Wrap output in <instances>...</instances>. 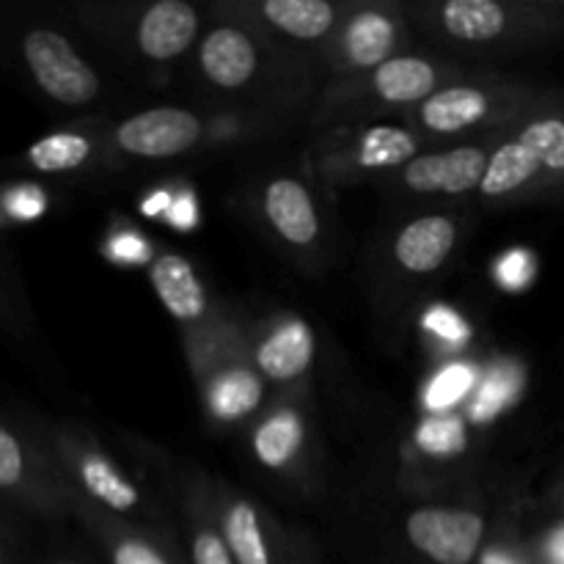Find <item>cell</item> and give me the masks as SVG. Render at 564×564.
<instances>
[{
	"instance_id": "obj_1",
	"label": "cell",
	"mask_w": 564,
	"mask_h": 564,
	"mask_svg": "<svg viewBox=\"0 0 564 564\" xmlns=\"http://www.w3.org/2000/svg\"><path fill=\"white\" fill-rule=\"evenodd\" d=\"M0 66L58 108H86L102 91L97 69L64 31L39 20H20L6 6H0Z\"/></svg>"
},
{
	"instance_id": "obj_2",
	"label": "cell",
	"mask_w": 564,
	"mask_h": 564,
	"mask_svg": "<svg viewBox=\"0 0 564 564\" xmlns=\"http://www.w3.org/2000/svg\"><path fill=\"white\" fill-rule=\"evenodd\" d=\"M0 499L36 516L72 505V490L47 444L0 416Z\"/></svg>"
},
{
	"instance_id": "obj_3",
	"label": "cell",
	"mask_w": 564,
	"mask_h": 564,
	"mask_svg": "<svg viewBox=\"0 0 564 564\" xmlns=\"http://www.w3.org/2000/svg\"><path fill=\"white\" fill-rule=\"evenodd\" d=\"M44 444H47L55 466L64 474L69 490L80 488L83 494L113 512H132L141 507L135 485L110 463V457L77 438L72 430H55Z\"/></svg>"
},
{
	"instance_id": "obj_4",
	"label": "cell",
	"mask_w": 564,
	"mask_h": 564,
	"mask_svg": "<svg viewBox=\"0 0 564 564\" xmlns=\"http://www.w3.org/2000/svg\"><path fill=\"white\" fill-rule=\"evenodd\" d=\"M518 113L516 91L488 83H449L419 105L416 121L430 135H463Z\"/></svg>"
},
{
	"instance_id": "obj_5",
	"label": "cell",
	"mask_w": 564,
	"mask_h": 564,
	"mask_svg": "<svg viewBox=\"0 0 564 564\" xmlns=\"http://www.w3.org/2000/svg\"><path fill=\"white\" fill-rule=\"evenodd\" d=\"M488 523L479 512L422 507L405 521L408 543L433 564H471L482 549Z\"/></svg>"
},
{
	"instance_id": "obj_6",
	"label": "cell",
	"mask_w": 564,
	"mask_h": 564,
	"mask_svg": "<svg viewBox=\"0 0 564 564\" xmlns=\"http://www.w3.org/2000/svg\"><path fill=\"white\" fill-rule=\"evenodd\" d=\"M113 138L116 147L132 158L169 160L198 147L204 138V121L185 108L160 105L121 121Z\"/></svg>"
},
{
	"instance_id": "obj_7",
	"label": "cell",
	"mask_w": 564,
	"mask_h": 564,
	"mask_svg": "<svg viewBox=\"0 0 564 564\" xmlns=\"http://www.w3.org/2000/svg\"><path fill=\"white\" fill-rule=\"evenodd\" d=\"M488 160L490 149L485 147H452L419 154L402 169V185L424 196H463L479 191Z\"/></svg>"
},
{
	"instance_id": "obj_8",
	"label": "cell",
	"mask_w": 564,
	"mask_h": 564,
	"mask_svg": "<svg viewBox=\"0 0 564 564\" xmlns=\"http://www.w3.org/2000/svg\"><path fill=\"white\" fill-rule=\"evenodd\" d=\"M198 14L185 0H160L138 20L135 42L147 58L171 61L185 53L198 33Z\"/></svg>"
},
{
	"instance_id": "obj_9",
	"label": "cell",
	"mask_w": 564,
	"mask_h": 564,
	"mask_svg": "<svg viewBox=\"0 0 564 564\" xmlns=\"http://www.w3.org/2000/svg\"><path fill=\"white\" fill-rule=\"evenodd\" d=\"M262 209L275 235L295 248H308L319 237V215L303 182L279 176L262 193Z\"/></svg>"
},
{
	"instance_id": "obj_10",
	"label": "cell",
	"mask_w": 564,
	"mask_h": 564,
	"mask_svg": "<svg viewBox=\"0 0 564 564\" xmlns=\"http://www.w3.org/2000/svg\"><path fill=\"white\" fill-rule=\"evenodd\" d=\"M441 64L419 55H394L367 77V91L386 105H422L444 88Z\"/></svg>"
},
{
	"instance_id": "obj_11",
	"label": "cell",
	"mask_w": 564,
	"mask_h": 564,
	"mask_svg": "<svg viewBox=\"0 0 564 564\" xmlns=\"http://www.w3.org/2000/svg\"><path fill=\"white\" fill-rule=\"evenodd\" d=\"M400 44V25L386 9H361L345 22L339 36V55L350 69H378L394 58Z\"/></svg>"
},
{
	"instance_id": "obj_12",
	"label": "cell",
	"mask_w": 564,
	"mask_h": 564,
	"mask_svg": "<svg viewBox=\"0 0 564 564\" xmlns=\"http://www.w3.org/2000/svg\"><path fill=\"white\" fill-rule=\"evenodd\" d=\"M438 25L452 42L490 47L516 31V17L499 0H449L438 9Z\"/></svg>"
},
{
	"instance_id": "obj_13",
	"label": "cell",
	"mask_w": 564,
	"mask_h": 564,
	"mask_svg": "<svg viewBox=\"0 0 564 564\" xmlns=\"http://www.w3.org/2000/svg\"><path fill=\"white\" fill-rule=\"evenodd\" d=\"M198 64L207 80L218 88H242L259 69V53L253 39L240 28H215L204 36Z\"/></svg>"
},
{
	"instance_id": "obj_14",
	"label": "cell",
	"mask_w": 564,
	"mask_h": 564,
	"mask_svg": "<svg viewBox=\"0 0 564 564\" xmlns=\"http://www.w3.org/2000/svg\"><path fill=\"white\" fill-rule=\"evenodd\" d=\"M457 224L449 215L411 220L394 240V259L405 273H435L455 251Z\"/></svg>"
},
{
	"instance_id": "obj_15",
	"label": "cell",
	"mask_w": 564,
	"mask_h": 564,
	"mask_svg": "<svg viewBox=\"0 0 564 564\" xmlns=\"http://www.w3.org/2000/svg\"><path fill=\"white\" fill-rule=\"evenodd\" d=\"M510 138L538 171L540 193L564 182V110L529 113Z\"/></svg>"
},
{
	"instance_id": "obj_16",
	"label": "cell",
	"mask_w": 564,
	"mask_h": 564,
	"mask_svg": "<svg viewBox=\"0 0 564 564\" xmlns=\"http://www.w3.org/2000/svg\"><path fill=\"white\" fill-rule=\"evenodd\" d=\"M218 532L235 564H290L270 538L259 510L248 499L229 501L220 516Z\"/></svg>"
},
{
	"instance_id": "obj_17",
	"label": "cell",
	"mask_w": 564,
	"mask_h": 564,
	"mask_svg": "<svg viewBox=\"0 0 564 564\" xmlns=\"http://www.w3.org/2000/svg\"><path fill=\"white\" fill-rule=\"evenodd\" d=\"M154 292L169 308V314L180 323H196L207 312V295L198 281L196 270L180 253H160L149 268Z\"/></svg>"
},
{
	"instance_id": "obj_18",
	"label": "cell",
	"mask_w": 564,
	"mask_h": 564,
	"mask_svg": "<svg viewBox=\"0 0 564 564\" xmlns=\"http://www.w3.org/2000/svg\"><path fill=\"white\" fill-rule=\"evenodd\" d=\"M314 358V334L301 319H286L270 330L257 347V367L264 378L275 383H290L301 378Z\"/></svg>"
},
{
	"instance_id": "obj_19",
	"label": "cell",
	"mask_w": 564,
	"mask_h": 564,
	"mask_svg": "<svg viewBox=\"0 0 564 564\" xmlns=\"http://www.w3.org/2000/svg\"><path fill=\"white\" fill-rule=\"evenodd\" d=\"M94 158V141L80 130H55L33 141L11 169H22L36 176L77 174Z\"/></svg>"
},
{
	"instance_id": "obj_20",
	"label": "cell",
	"mask_w": 564,
	"mask_h": 564,
	"mask_svg": "<svg viewBox=\"0 0 564 564\" xmlns=\"http://www.w3.org/2000/svg\"><path fill=\"white\" fill-rule=\"evenodd\" d=\"M347 158L367 171H386L402 165L405 169L411 160L419 158V138L405 127H369L358 135L356 149Z\"/></svg>"
},
{
	"instance_id": "obj_21",
	"label": "cell",
	"mask_w": 564,
	"mask_h": 564,
	"mask_svg": "<svg viewBox=\"0 0 564 564\" xmlns=\"http://www.w3.org/2000/svg\"><path fill=\"white\" fill-rule=\"evenodd\" d=\"M259 11L270 25L301 42H317L336 25V6L328 0H268Z\"/></svg>"
},
{
	"instance_id": "obj_22",
	"label": "cell",
	"mask_w": 564,
	"mask_h": 564,
	"mask_svg": "<svg viewBox=\"0 0 564 564\" xmlns=\"http://www.w3.org/2000/svg\"><path fill=\"white\" fill-rule=\"evenodd\" d=\"M303 444V422L297 413L279 411L264 419L253 435V452L268 468H284Z\"/></svg>"
},
{
	"instance_id": "obj_23",
	"label": "cell",
	"mask_w": 564,
	"mask_h": 564,
	"mask_svg": "<svg viewBox=\"0 0 564 564\" xmlns=\"http://www.w3.org/2000/svg\"><path fill=\"white\" fill-rule=\"evenodd\" d=\"M259 400H262V380L248 369L220 372L209 389V405H213L215 416L226 419V422L251 413Z\"/></svg>"
},
{
	"instance_id": "obj_24",
	"label": "cell",
	"mask_w": 564,
	"mask_h": 564,
	"mask_svg": "<svg viewBox=\"0 0 564 564\" xmlns=\"http://www.w3.org/2000/svg\"><path fill=\"white\" fill-rule=\"evenodd\" d=\"M47 193L36 182H11L0 187V229L17 224H33L47 213Z\"/></svg>"
},
{
	"instance_id": "obj_25",
	"label": "cell",
	"mask_w": 564,
	"mask_h": 564,
	"mask_svg": "<svg viewBox=\"0 0 564 564\" xmlns=\"http://www.w3.org/2000/svg\"><path fill=\"white\" fill-rule=\"evenodd\" d=\"M99 540L105 543L110 564H174L154 540L143 538V534L102 527L99 529Z\"/></svg>"
},
{
	"instance_id": "obj_26",
	"label": "cell",
	"mask_w": 564,
	"mask_h": 564,
	"mask_svg": "<svg viewBox=\"0 0 564 564\" xmlns=\"http://www.w3.org/2000/svg\"><path fill=\"white\" fill-rule=\"evenodd\" d=\"M466 422L460 416H433L416 430V446L430 457H452L466 449Z\"/></svg>"
},
{
	"instance_id": "obj_27",
	"label": "cell",
	"mask_w": 564,
	"mask_h": 564,
	"mask_svg": "<svg viewBox=\"0 0 564 564\" xmlns=\"http://www.w3.org/2000/svg\"><path fill=\"white\" fill-rule=\"evenodd\" d=\"M474 386V369L466 367V364H452L446 367L438 378L430 383L427 389V408L430 411H446L455 402H460L463 397L471 391Z\"/></svg>"
},
{
	"instance_id": "obj_28",
	"label": "cell",
	"mask_w": 564,
	"mask_h": 564,
	"mask_svg": "<svg viewBox=\"0 0 564 564\" xmlns=\"http://www.w3.org/2000/svg\"><path fill=\"white\" fill-rule=\"evenodd\" d=\"M191 562L193 564H235L218 529L209 523H196L191 532Z\"/></svg>"
},
{
	"instance_id": "obj_29",
	"label": "cell",
	"mask_w": 564,
	"mask_h": 564,
	"mask_svg": "<svg viewBox=\"0 0 564 564\" xmlns=\"http://www.w3.org/2000/svg\"><path fill=\"white\" fill-rule=\"evenodd\" d=\"M512 394H516V378H510V375H505V372H496L494 378L482 386V391H479V402H477V408H474L479 416V422H482V419L496 416V413L505 408L507 397H512Z\"/></svg>"
},
{
	"instance_id": "obj_30",
	"label": "cell",
	"mask_w": 564,
	"mask_h": 564,
	"mask_svg": "<svg viewBox=\"0 0 564 564\" xmlns=\"http://www.w3.org/2000/svg\"><path fill=\"white\" fill-rule=\"evenodd\" d=\"M424 328H427L430 334L441 336V339L452 341V345H460V341L468 339L466 319H463L460 314L449 312L446 306H435L433 312L424 317Z\"/></svg>"
},
{
	"instance_id": "obj_31",
	"label": "cell",
	"mask_w": 564,
	"mask_h": 564,
	"mask_svg": "<svg viewBox=\"0 0 564 564\" xmlns=\"http://www.w3.org/2000/svg\"><path fill=\"white\" fill-rule=\"evenodd\" d=\"M534 275V259L529 251H512L501 259L499 279L507 290H523Z\"/></svg>"
},
{
	"instance_id": "obj_32",
	"label": "cell",
	"mask_w": 564,
	"mask_h": 564,
	"mask_svg": "<svg viewBox=\"0 0 564 564\" xmlns=\"http://www.w3.org/2000/svg\"><path fill=\"white\" fill-rule=\"evenodd\" d=\"M22 319V308L17 306V292L11 284V270L0 251V328H17Z\"/></svg>"
},
{
	"instance_id": "obj_33",
	"label": "cell",
	"mask_w": 564,
	"mask_h": 564,
	"mask_svg": "<svg viewBox=\"0 0 564 564\" xmlns=\"http://www.w3.org/2000/svg\"><path fill=\"white\" fill-rule=\"evenodd\" d=\"M0 564H22L20 551H17L14 538H11V532H9V527H6L3 518H0Z\"/></svg>"
},
{
	"instance_id": "obj_34",
	"label": "cell",
	"mask_w": 564,
	"mask_h": 564,
	"mask_svg": "<svg viewBox=\"0 0 564 564\" xmlns=\"http://www.w3.org/2000/svg\"><path fill=\"white\" fill-rule=\"evenodd\" d=\"M545 562L564 564V527L556 529L549 543H545Z\"/></svg>"
},
{
	"instance_id": "obj_35",
	"label": "cell",
	"mask_w": 564,
	"mask_h": 564,
	"mask_svg": "<svg viewBox=\"0 0 564 564\" xmlns=\"http://www.w3.org/2000/svg\"><path fill=\"white\" fill-rule=\"evenodd\" d=\"M171 218L176 220V224H191L193 220V202L191 198H182V202H176L174 207H171Z\"/></svg>"
},
{
	"instance_id": "obj_36",
	"label": "cell",
	"mask_w": 564,
	"mask_h": 564,
	"mask_svg": "<svg viewBox=\"0 0 564 564\" xmlns=\"http://www.w3.org/2000/svg\"><path fill=\"white\" fill-rule=\"evenodd\" d=\"M485 564H521V562H518L512 554H505V551H494V554H488Z\"/></svg>"
},
{
	"instance_id": "obj_37",
	"label": "cell",
	"mask_w": 564,
	"mask_h": 564,
	"mask_svg": "<svg viewBox=\"0 0 564 564\" xmlns=\"http://www.w3.org/2000/svg\"><path fill=\"white\" fill-rule=\"evenodd\" d=\"M44 564H77V562H69V560H53V562H44Z\"/></svg>"
}]
</instances>
